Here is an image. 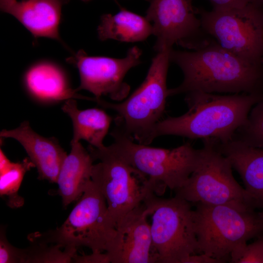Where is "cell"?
<instances>
[{
    "mask_svg": "<svg viewBox=\"0 0 263 263\" xmlns=\"http://www.w3.org/2000/svg\"><path fill=\"white\" fill-rule=\"evenodd\" d=\"M170 62L177 65L183 80L169 89V96L200 91L208 93H260L261 64L246 60L221 47L212 39L193 50L171 49ZM261 94V93H260Z\"/></svg>",
    "mask_w": 263,
    "mask_h": 263,
    "instance_id": "obj_1",
    "label": "cell"
},
{
    "mask_svg": "<svg viewBox=\"0 0 263 263\" xmlns=\"http://www.w3.org/2000/svg\"><path fill=\"white\" fill-rule=\"evenodd\" d=\"M185 94L187 112L160 120L154 128L153 140L160 136L177 135L228 142L246 124L251 109L263 97L260 93L219 95L194 91Z\"/></svg>",
    "mask_w": 263,
    "mask_h": 263,
    "instance_id": "obj_2",
    "label": "cell"
},
{
    "mask_svg": "<svg viewBox=\"0 0 263 263\" xmlns=\"http://www.w3.org/2000/svg\"><path fill=\"white\" fill-rule=\"evenodd\" d=\"M113 142L110 149L146 177L155 187L156 194L166 188L174 191L183 187L197 167L201 149L189 143L167 149L136 143L116 127L111 133Z\"/></svg>",
    "mask_w": 263,
    "mask_h": 263,
    "instance_id": "obj_3",
    "label": "cell"
},
{
    "mask_svg": "<svg viewBox=\"0 0 263 263\" xmlns=\"http://www.w3.org/2000/svg\"><path fill=\"white\" fill-rule=\"evenodd\" d=\"M170 50L157 52L144 81L124 100L112 103L94 98L99 105L116 112L117 127L140 144L148 145L153 141L154 128L164 113Z\"/></svg>",
    "mask_w": 263,
    "mask_h": 263,
    "instance_id": "obj_4",
    "label": "cell"
},
{
    "mask_svg": "<svg viewBox=\"0 0 263 263\" xmlns=\"http://www.w3.org/2000/svg\"><path fill=\"white\" fill-rule=\"evenodd\" d=\"M195 230L199 253L223 263L231 254L254 238L263 235V214L224 205L194 204Z\"/></svg>",
    "mask_w": 263,
    "mask_h": 263,
    "instance_id": "obj_5",
    "label": "cell"
},
{
    "mask_svg": "<svg viewBox=\"0 0 263 263\" xmlns=\"http://www.w3.org/2000/svg\"><path fill=\"white\" fill-rule=\"evenodd\" d=\"M143 203L151 216L150 230L158 263H184L190 255L199 253L192 204L176 196L160 198L154 192Z\"/></svg>",
    "mask_w": 263,
    "mask_h": 263,
    "instance_id": "obj_6",
    "label": "cell"
},
{
    "mask_svg": "<svg viewBox=\"0 0 263 263\" xmlns=\"http://www.w3.org/2000/svg\"><path fill=\"white\" fill-rule=\"evenodd\" d=\"M203 141L197 167L185 185L174 191L175 196L193 205H224L255 210L244 188L234 177L230 161L218 150L214 140Z\"/></svg>",
    "mask_w": 263,
    "mask_h": 263,
    "instance_id": "obj_7",
    "label": "cell"
},
{
    "mask_svg": "<svg viewBox=\"0 0 263 263\" xmlns=\"http://www.w3.org/2000/svg\"><path fill=\"white\" fill-rule=\"evenodd\" d=\"M68 217L56 230L48 232L45 243L64 247H87L93 252H106L116 233L106 200L92 179Z\"/></svg>",
    "mask_w": 263,
    "mask_h": 263,
    "instance_id": "obj_8",
    "label": "cell"
},
{
    "mask_svg": "<svg viewBox=\"0 0 263 263\" xmlns=\"http://www.w3.org/2000/svg\"><path fill=\"white\" fill-rule=\"evenodd\" d=\"M94 161L91 179L105 198L109 216L116 225L130 211L141 205L154 186L144 175L121 159L109 148L89 146Z\"/></svg>",
    "mask_w": 263,
    "mask_h": 263,
    "instance_id": "obj_9",
    "label": "cell"
},
{
    "mask_svg": "<svg viewBox=\"0 0 263 263\" xmlns=\"http://www.w3.org/2000/svg\"><path fill=\"white\" fill-rule=\"evenodd\" d=\"M261 3L232 8L196 9L206 32L221 47L248 61L261 64L263 9Z\"/></svg>",
    "mask_w": 263,
    "mask_h": 263,
    "instance_id": "obj_10",
    "label": "cell"
},
{
    "mask_svg": "<svg viewBox=\"0 0 263 263\" xmlns=\"http://www.w3.org/2000/svg\"><path fill=\"white\" fill-rule=\"evenodd\" d=\"M192 0H151L146 18L156 38L157 52L176 44L191 50L208 44L212 38L204 30Z\"/></svg>",
    "mask_w": 263,
    "mask_h": 263,
    "instance_id": "obj_11",
    "label": "cell"
},
{
    "mask_svg": "<svg viewBox=\"0 0 263 263\" xmlns=\"http://www.w3.org/2000/svg\"><path fill=\"white\" fill-rule=\"evenodd\" d=\"M141 55L142 50L135 46L130 48L122 58L89 56L79 50L67 59L79 71L80 83L75 91L87 90L95 98L107 95L114 100L124 99L130 89L124 78L130 69L141 63Z\"/></svg>",
    "mask_w": 263,
    "mask_h": 263,
    "instance_id": "obj_12",
    "label": "cell"
},
{
    "mask_svg": "<svg viewBox=\"0 0 263 263\" xmlns=\"http://www.w3.org/2000/svg\"><path fill=\"white\" fill-rule=\"evenodd\" d=\"M149 216L143 202L116 224V233L105 252L112 263H158Z\"/></svg>",
    "mask_w": 263,
    "mask_h": 263,
    "instance_id": "obj_13",
    "label": "cell"
},
{
    "mask_svg": "<svg viewBox=\"0 0 263 263\" xmlns=\"http://www.w3.org/2000/svg\"><path fill=\"white\" fill-rule=\"evenodd\" d=\"M0 136L13 138L20 143L37 168L38 179L56 183L67 154L56 139L38 134L32 129L27 121L16 129L2 130Z\"/></svg>",
    "mask_w": 263,
    "mask_h": 263,
    "instance_id": "obj_14",
    "label": "cell"
},
{
    "mask_svg": "<svg viewBox=\"0 0 263 263\" xmlns=\"http://www.w3.org/2000/svg\"><path fill=\"white\" fill-rule=\"evenodd\" d=\"M70 0H0L2 11L16 18L35 38L60 40L58 26L62 6Z\"/></svg>",
    "mask_w": 263,
    "mask_h": 263,
    "instance_id": "obj_15",
    "label": "cell"
},
{
    "mask_svg": "<svg viewBox=\"0 0 263 263\" xmlns=\"http://www.w3.org/2000/svg\"><path fill=\"white\" fill-rule=\"evenodd\" d=\"M214 141L218 150L241 176L255 209L263 210V149L234 139L227 142Z\"/></svg>",
    "mask_w": 263,
    "mask_h": 263,
    "instance_id": "obj_16",
    "label": "cell"
},
{
    "mask_svg": "<svg viewBox=\"0 0 263 263\" xmlns=\"http://www.w3.org/2000/svg\"><path fill=\"white\" fill-rule=\"evenodd\" d=\"M58 176L57 192L64 207L78 200L91 181L94 160L88 150L79 142L71 143Z\"/></svg>",
    "mask_w": 263,
    "mask_h": 263,
    "instance_id": "obj_17",
    "label": "cell"
},
{
    "mask_svg": "<svg viewBox=\"0 0 263 263\" xmlns=\"http://www.w3.org/2000/svg\"><path fill=\"white\" fill-rule=\"evenodd\" d=\"M25 83L30 93L42 101L92 99L79 94L75 89H71L64 73L56 66L49 63H40L31 67L25 74Z\"/></svg>",
    "mask_w": 263,
    "mask_h": 263,
    "instance_id": "obj_18",
    "label": "cell"
},
{
    "mask_svg": "<svg viewBox=\"0 0 263 263\" xmlns=\"http://www.w3.org/2000/svg\"><path fill=\"white\" fill-rule=\"evenodd\" d=\"M61 109L70 116L73 123L74 132L71 143L84 140L96 148L105 146L103 141L112 118L104 111L97 108L79 110L76 101L73 98L65 100Z\"/></svg>",
    "mask_w": 263,
    "mask_h": 263,
    "instance_id": "obj_19",
    "label": "cell"
},
{
    "mask_svg": "<svg viewBox=\"0 0 263 263\" xmlns=\"http://www.w3.org/2000/svg\"><path fill=\"white\" fill-rule=\"evenodd\" d=\"M100 40L112 39L121 42H136L153 34L152 26L146 17L122 8L113 15H103L97 28Z\"/></svg>",
    "mask_w": 263,
    "mask_h": 263,
    "instance_id": "obj_20",
    "label": "cell"
},
{
    "mask_svg": "<svg viewBox=\"0 0 263 263\" xmlns=\"http://www.w3.org/2000/svg\"><path fill=\"white\" fill-rule=\"evenodd\" d=\"M33 167H35L34 164L26 157L20 162H11L0 172V194L7 197L9 207H17L23 204V199L19 195L18 190L26 172Z\"/></svg>",
    "mask_w": 263,
    "mask_h": 263,
    "instance_id": "obj_21",
    "label": "cell"
},
{
    "mask_svg": "<svg viewBox=\"0 0 263 263\" xmlns=\"http://www.w3.org/2000/svg\"><path fill=\"white\" fill-rule=\"evenodd\" d=\"M233 139L263 149V97L252 107L247 122L236 131Z\"/></svg>",
    "mask_w": 263,
    "mask_h": 263,
    "instance_id": "obj_22",
    "label": "cell"
},
{
    "mask_svg": "<svg viewBox=\"0 0 263 263\" xmlns=\"http://www.w3.org/2000/svg\"><path fill=\"white\" fill-rule=\"evenodd\" d=\"M42 245L32 246L27 249L26 263H71L76 254V248L65 247L55 244L47 246Z\"/></svg>",
    "mask_w": 263,
    "mask_h": 263,
    "instance_id": "obj_23",
    "label": "cell"
},
{
    "mask_svg": "<svg viewBox=\"0 0 263 263\" xmlns=\"http://www.w3.org/2000/svg\"><path fill=\"white\" fill-rule=\"evenodd\" d=\"M232 263H263V235L253 243L234 250L230 256Z\"/></svg>",
    "mask_w": 263,
    "mask_h": 263,
    "instance_id": "obj_24",
    "label": "cell"
},
{
    "mask_svg": "<svg viewBox=\"0 0 263 263\" xmlns=\"http://www.w3.org/2000/svg\"><path fill=\"white\" fill-rule=\"evenodd\" d=\"M3 230H0V263H26L27 249H19L12 245L7 240Z\"/></svg>",
    "mask_w": 263,
    "mask_h": 263,
    "instance_id": "obj_25",
    "label": "cell"
},
{
    "mask_svg": "<svg viewBox=\"0 0 263 263\" xmlns=\"http://www.w3.org/2000/svg\"><path fill=\"white\" fill-rule=\"evenodd\" d=\"M213 8H232L244 6L250 3L263 4V0H209Z\"/></svg>",
    "mask_w": 263,
    "mask_h": 263,
    "instance_id": "obj_26",
    "label": "cell"
},
{
    "mask_svg": "<svg viewBox=\"0 0 263 263\" xmlns=\"http://www.w3.org/2000/svg\"><path fill=\"white\" fill-rule=\"evenodd\" d=\"M72 262L84 263H110L107 254L102 252H93L90 255H78L73 257Z\"/></svg>",
    "mask_w": 263,
    "mask_h": 263,
    "instance_id": "obj_27",
    "label": "cell"
},
{
    "mask_svg": "<svg viewBox=\"0 0 263 263\" xmlns=\"http://www.w3.org/2000/svg\"><path fill=\"white\" fill-rule=\"evenodd\" d=\"M184 263H223L219 260L211 257L204 253H198L188 256Z\"/></svg>",
    "mask_w": 263,
    "mask_h": 263,
    "instance_id": "obj_28",
    "label": "cell"
},
{
    "mask_svg": "<svg viewBox=\"0 0 263 263\" xmlns=\"http://www.w3.org/2000/svg\"><path fill=\"white\" fill-rule=\"evenodd\" d=\"M81 0L83 1H84V2H88V1H90L91 0Z\"/></svg>",
    "mask_w": 263,
    "mask_h": 263,
    "instance_id": "obj_29",
    "label": "cell"
},
{
    "mask_svg": "<svg viewBox=\"0 0 263 263\" xmlns=\"http://www.w3.org/2000/svg\"><path fill=\"white\" fill-rule=\"evenodd\" d=\"M262 213H263V210L262 211Z\"/></svg>",
    "mask_w": 263,
    "mask_h": 263,
    "instance_id": "obj_30",
    "label": "cell"
}]
</instances>
